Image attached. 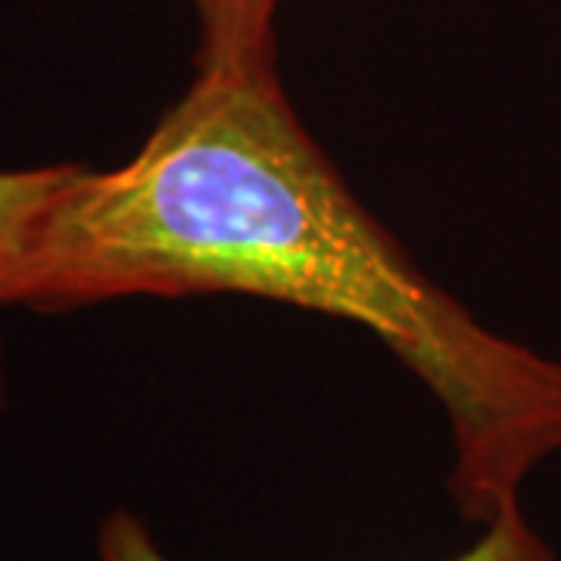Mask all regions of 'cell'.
Segmentation results:
<instances>
[{"instance_id":"cell-2","label":"cell","mask_w":561,"mask_h":561,"mask_svg":"<svg viewBox=\"0 0 561 561\" xmlns=\"http://www.w3.org/2000/svg\"><path fill=\"white\" fill-rule=\"evenodd\" d=\"M79 162L0 172V306H25L50 216Z\"/></svg>"},{"instance_id":"cell-5","label":"cell","mask_w":561,"mask_h":561,"mask_svg":"<svg viewBox=\"0 0 561 561\" xmlns=\"http://www.w3.org/2000/svg\"><path fill=\"white\" fill-rule=\"evenodd\" d=\"M3 400H7V381H3V350H0V412H3Z\"/></svg>"},{"instance_id":"cell-1","label":"cell","mask_w":561,"mask_h":561,"mask_svg":"<svg viewBox=\"0 0 561 561\" xmlns=\"http://www.w3.org/2000/svg\"><path fill=\"white\" fill-rule=\"evenodd\" d=\"M247 294L353 321L440 402L446 490L478 530L561 453V362L483 328L421 272L297 119L278 72L203 76L131 160L81 165L25 309Z\"/></svg>"},{"instance_id":"cell-3","label":"cell","mask_w":561,"mask_h":561,"mask_svg":"<svg viewBox=\"0 0 561 561\" xmlns=\"http://www.w3.org/2000/svg\"><path fill=\"white\" fill-rule=\"evenodd\" d=\"M197 13V72L272 76L278 72L275 16L280 0H191Z\"/></svg>"},{"instance_id":"cell-4","label":"cell","mask_w":561,"mask_h":561,"mask_svg":"<svg viewBox=\"0 0 561 561\" xmlns=\"http://www.w3.org/2000/svg\"><path fill=\"white\" fill-rule=\"evenodd\" d=\"M98 561H172L153 537V530L135 512L106 515L94 542ZM446 561H559L552 546L534 530L522 508H512L481 527V537L461 556Z\"/></svg>"}]
</instances>
